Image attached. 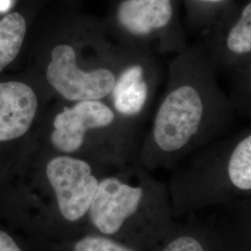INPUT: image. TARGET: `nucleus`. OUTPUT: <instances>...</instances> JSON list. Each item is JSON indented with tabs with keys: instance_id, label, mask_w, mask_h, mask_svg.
Instances as JSON below:
<instances>
[{
	"instance_id": "nucleus-1",
	"label": "nucleus",
	"mask_w": 251,
	"mask_h": 251,
	"mask_svg": "<svg viewBox=\"0 0 251 251\" xmlns=\"http://www.w3.org/2000/svg\"><path fill=\"white\" fill-rule=\"evenodd\" d=\"M235 117L201 43L189 45L170 63L166 89L136 164L149 171L176 168L193 152L227 134Z\"/></svg>"
},
{
	"instance_id": "nucleus-14",
	"label": "nucleus",
	"mask_w": 251,
	"mask_h": 251,
	"mask_svg": "<svg viewBox=\"0 0 251 251\" xmlns=\"http://www.w3.org/2000/svg\"><path fill=\"white\" fill-rule=\"evenodd\" d=\"M228 96L236 116L251 120V62L230 74Z\"/></svg>"
},
{
	"instance_id": "nucleus-15",
	"label": "nucleus",
	"mask_w": 251,
	"mask_h": 251,
	"mask_svg": "<svg viewBox=\"0 0 251 251\" xmlns=\"http://www.w3.org/2000/svg\"><path fill=\"white\" fill-rule=\"evenodd\" d=\"M0 251H44L29 233L0 218Z\"/></svg>"
},
{
	"instance_id": "nucleus-5",
	"label": "nucleus",
	"mask_w": 251,
	"mask_h": 251,
	"mask_svg": "<svg viewBox=\"0 0 251 251\" xmlns=\"http://www.w3.org/2000/svg\"><path fill=\"white\" fill-rule=\"evenodd\" d=\"M180 0H121L115 20L126 47L156 55L178 54L189 44L179 20Z\"/></svg>"
},
{
	"instance_id": "nucleus-13",
	"label": "nucleus",
	"mask_w": 251,
	"mask_h": 251,
	"mask_svg": "<svg viewBox=\"0 0 251 251\" xmlns=\"http://www.w3.org/2000/svg\"><path fill=\"white\" fill-rule=\"evenodd\" d=\"M233 0H182L189 26L203 34L232 4Z\"/></svg>"
},
{
	"instance_id": "nucleus-4",
	"label": "nucleus",
	"mask_w": 251,
	"mask_h": 251,
	"mask_svg": "<svg viewBox=\"0 0 251 251\" xmlns=\"http://www.w3.org/2000/svg\"><path fill=\"white\" fill-rule=\"evenodd\" d=\"M168 189L177 221L251 199V126L225 134L184 158Z\"/></svg>"
},
{
	"instance_id": "nucleus-9",
	"label": "nucleus",
	"mask_w": 251,
	"mask_h": 251,
	"mask_svg": "<svg viewBox=\"0 0 251 251\" xmlns=\"http://www.w3.org/2000/svg\"><path fill=\"white\" fill-rule=\"evenodd\" d=\"M38 105L36 91L26 83L0 82V145L17 143L29 134Z\"/></svg>"
},
{
	"instance_id": "nucleus-7",
	"label": "nucleus",
	"mask_w": 251,
	"mask_h": 251,
	"mask_svg": "<svg viewBox=\"0 0 251 251\" xmlns=\"http://www.w3.org/2000/svg\"><path fill=\"white\" fill-rule=\"evenodd\" d=\"M77 56L72 43H56L46 65L48 83L68 101L105 99L113 90L117 75L108 67L83 68Z\"/></svg>"
},
{
	"instance_id": "nucleus-12",
	"label": "nucleus",
	"mask_w": 251,
	"mask_h": 251,
	"mask_svg": "<svg viewBox=\"0 0 251 251\" xmlns=\"http://www.w3.org/2000/svg\"><path fill=\"white\" fill-rule=\"evenodd\" d=\"M26 33V19L18 11L0 20V72L17 58Z\"/></svg>"
},
{
	"instance_id": "nucleus-3",
	"label": "nucleus",
	"mask_w": 251,
	"mask_h": 251,
	"mask_svg": "<svg viewBox=\"0 0 251 251\" xmlns=\"http://www.w3.org/2000/svg\"><path fill=\"white\" fill-rule=\"evenodd\" d=\"M177 225L168 185L131 164L112 168L100 180L87 231L140 251H158Z\"/></svg>"
},
{
	"instance_id": "nucleus-8",
	"label": "nucleus",
	"mask_w": 251,
	"mask_h": 251,
	"mask_svg": "<svg viewBox=\"0 0 251 251\" xmlns=\"http://www.w3.org/2000/svg\"><path fill=\"white\" fill-rule=\"evenodd\" d=\"M199 42L216 71L229 74L251 62V0L232 4Z\"/></svg>"
},
{
	"instance_id": "nucleus-11",
	"label": "nucleus",
	"mask_w": 251,
	"mask_h": 251,
	"mask_svg": "<svg viewBox=\"0 0 251 251\" xmlns=\"http://www.w3.org/2000/svg\"><path fill=\"white\" fill-rule=\"evenodd\" d=\"M34 238L44 251H140L125 243L92 231L61 239Z\"/></svg>"
},
{
	"instance_id": "nucleus-16",
	"label": "nucleus",
	"mask_w": 251,
	"mask_h": 251,
	"mask_svg": "<svg viewBox=\"0 0 251 251\" xmlns=\"http://www.w3.org/2000/svg\"><path fill=\"white\" fill-rule=\"evenodd\" d=\"M12 6V0H0V12L9 10Z\"/></svg>"
},
{
	"instance_id": "nucleus-6",
	"label": "nucleus",
	"mask_w": 251,
	"mask_h": 251,
	"mask_svg": "<svg viewBox=\"0 0 251 251\" xmlns=\"http://www.w3.org/2000/svg\"><path fill=\"white\" fill-rule=\"evenodd\" d=\"M158 55L126 47L116 82L110 93L111 107L117 117L144 141L143 126L161 83Z\"/></svg>"
},
{
	"instance_id": "nucleus-2",
	"label": "nucleus",
	"mask_w": 251,
	"mask_h": 251,
	"mask_svg": "<svg viewBox=\"0 0 251 251\" xmlns=\"http://www.w3.org/2000/svg\"><path fill=\"white\" fill-rule=\"evenodd\" d=\"M112 168L36 144L19 168L17 179L0 188V218L36 238L86 232L100 180Z\"/></svg>"
},
{
	"instance_id": "nucleus-10",
	"label": "nucleus",
	"mask_w": 251,
	"mask_h": 251,
	"mask_svg": "<svg viewBox=\"0 0 251 251\" xmlns=\"http://www.w3.org/2000/svg\"><path fill=\"white\" fill-rule=\"evenodd\" d=\"M158 251H230L215 229L196 216L178 220Z\"/></svg>"
}]
</instances>
